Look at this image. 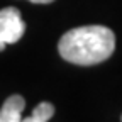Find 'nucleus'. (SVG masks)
Here are the masks:
<instances>
[{
    "label": "nucleus",
    "mask_w": 122,
    "mask_h": 122,
    "mask_svg": "<svg viewBox=\"0 0 122 122\" xmlns=\"http://www.w3.org/2000/svg\"><path fill=\"white\" fill-rule=\"evenodd\" d=\"M115 49V34L105 25H83L68 30L59 39L61 58L73 65L92 66L109 59Z\"/></svg>",
    "instance_id": "1"
},
{
    "label": "nucleus",
    "mask_w": 122,
    "mask_h": 122,
    "mask_svg": "<svg viewBox=\"0 0 122 122\" xmlns=\"http://www.w3.org/2000/svg\"><path fill=\"white\" fill-rule=\"evenodd\" d=\"M25 32V24L20 17L19 9L5 7L0 10V51L5 49L7 44L17 42Z\"/></svg>",
    "instance_id": "2"
},
{
    "label": "nucleus",
    "mask_w": 122,
    "mask_h": 122,
    "mask_svg": "<svg viewBox=\"0 0 122 122\" xmlns=\"http://www.w3.org/2000/svg\"><path fill=\"white\" fill-rule=\"evenodd\" d=\"M25 100L20 95H10L0 109V122H20Z\"/></svg>",
    "instance_id": "3"
},
{
    "label": "nucleus",
    "mask_w": 122,
    "mask_h": 122,
    "mask_svg": "<svg viewBox=\"0 0 122 122\" xmlns=\"http://www.w3.org/2000/svg\"><path fill=\"white\" fill-rule=\"evenodd\" d=\"M53 115H54V107L48 102H41L32 110V114L25 119H22L20 122H48Z\"/></svg>",
    "instance_id": "4"
},
{
    "label": "nucleus",
    "mask_w": 122,
    "mask_h": 122,
    "mask_svg": "<svg viewBox=\"0 0 122 122\" xmlns=\"http://www.w3.org/2000/svg\"><path fill=\"white\" fill-rule=\"evenodd\" d=\"M29 2H32V4H51L54 0H29Z\"/></svg>",
    "instance_id": "5"
},
{
    "label": "nucleus",
    "mask_w": 122,
    "mask_h": 122,
    "mask_svg": "<svg viewBox=\"0 0 122 122\" xmlns=\"http://www.w3.org/2000/svg\"><path fill=\"white\" fill-rule=\"evenodd\" d=\"M120 119H122V115H120Z\"/></svg>",
    "instance_id": "6"
}]
</instances>
